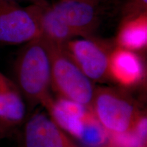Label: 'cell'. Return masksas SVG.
<instances>
[{"label":"cell","mask_w":147,"mask_h":147,"mask_svg":"<svg viewBox=\"0 0 147 147\" xmlns=\"http://www.w3.org/2000/svg\"><path fill=\"white\" fill-rule=\"evenodd\" d=\"M14 77L22 95L29 102L43 104L51 97L50 51L41 37L25 44L18 53L14 64Z\"/></svg>","instance_id":"6da1fadb"},{"label":"cell","mask_w":147,"mask_h":147,"mask_svg":"<svg viewBox=\"0 0 147 147\" xmlns=\"http://www.w3.org/2000/svg\"><path fill=\"white\" fill-rule=\"evenodd\" d=\"M47 43L51 56V87L61 97L90 108L95 92L91 80L75 63L64 47Z\"/></svg>","instance_id":"7a4b0ae2"},{"label":"cell","mask_w":147,"mask_h":147,"mask_svg":"<svg viewBox=\"0 0 147 147\" xmlns=\"http://www.w3.org/2000/svg\"><path fill=\"white\" fill-rule=\"evenodd\" d=\"M90 109L109 134L131 131L140 117L133 101L112 88L95 90Z\"/></svg>","instance_id":"3957f363"},{"label":"cell","mask_w":147,"mask_h":147,"mask_svg":"<svg viewBox=\"0 0 147 147\" xmlns=\"http://www.w3.org/2000/svg\"><path fill=\"white\" fill-rule=\"evenodd\" d=\"M41 36L36 18L28 7L0 0V45L26 44Z\"/></svg>","instance_id":"277c9868"},{"label":"cell","mask_w":147,"mask_h":147,"mask_svg":"<svg viewBox=\"0 0 147 147\" xmlns=\"http://www.w3.org/2000/svg\"><path fill=\"white\" fill-rule=\"evenodd\" d=\"M64 49L91 80L100 81L108 76L110 51L103 44L89 38L71 39Z\"/></svg>","instance_id":"5b68a950"},{"label":"cell","mask_w":147,"mask_h":147,"mask_svg":"<svg viewBox=\"0 0 147 147\" xmlns=\"http://www.w3.org/2000/svg\"><path fill=\"white\" fill-rule=\"evenodd\" d=\"M102 2L95 0H59L52 6L76 36L89 38L100 23Z\"/></svg>","instance_id":"8992f818"},{"label":"cell","mask_w":147,"mask_h":147,"mask_svg":"<svg viewBox=\"0 0 147 147\" xmlns=\"http://www.w3.org/2000/svg\"><path fill=\"white\" fill-rule=\"evenodd\" d=\"M25 147H76L62 129L43 113L35 114L24 129Z\"/></svg>","instance_id":"52a82bcc"},{"label":"cell","mask_w":147,"mask_h":147,"mask_svg":"<svg viewBox=\"0 0 147 147\" xmlns=\"http://www.w3.org/2000/svg\"><path fill=\"white\" fill-rule=\"evenodd\" d=\"M39 26L41 38L51 45L64 47L76 36L73 31L59 16L52 5L38 0L29 6Z\"/></svg>","instance_id":"ba28073f"},{"label":"cell","mask_w":147,"mask_h":147,"mask_svg":"<svg viewBox=\"0 0 147 147\" xmlns=\"http://www.w3.org/2000/svg\"><path fill=\"white\" fill-rule=\"evenodd\" d=\"M108 75L124 87L133 86L144 75L142 61L134 51L117 47L110 51Z\"/></svg>","instance_id":"9c48e42d"},{"label":"cell","mask_w":147,"mask_h":147,"mask_svg":"<svg viewBox=\"0 0 147 147\" xmlns=\"http://www.w3.org/2000/svg\"><path fill=\"white\" fill-rule=\"evenodd\" d=\"M24 97L15 82L0 71V126L9 130L24 120Z\"/></svg>","instance_id":"30bf717a"},{"label":"cell","mask_w":147,"mask_h":147,"mask_svg":"<svg viewBox=\"0 0 147 147\" xmlns=\"http://www.w3.org/2000/svg\"><path fill=\"white\" fill-rule=\"evenodd\" d=\"M43 105L51 119L61 129L78 138L81 129L82 120L89 108L74 101L60 97L53 100L50 97Z\"/></svg>","instance_id":"8fae6325"},{"label":"cell","mask_w":147,"mask_h":147,"mask_svg":"<svg viewBox=\"0 0 147 147\" xmlns=\"http://www.w3.org/2000/svg\"><path fill=\"white\" fill-rule=\"evenodd\" d=\"M117 45L131 51L147 45V12L123 20L117 37Z\"/></svg>","instance_id":"7c38bea8"},{"label":"cell","mask_w":147,"mask_h":147,"mask_svg":"<svg viewBox=\"0 0 147 147\" xmlns=\"http://www.w3.org/2000/svg\"><path fill=\"white\" fill-rule=\"evenodd\" d=\"M78 139L89 147H100L108 139V133L97 120L92 110H88L82 120Z\"/></svg>","instance_id":"4fadbf2b"},{"label":"cell","mask_w":147,"mask_h":147,"mask_svg":"<svg viewBox=\"0 0 147 147\" xmlns=\"http://www.w3.org/2000/svg\"><path fill=\"white\" fill-rule=\"evenodd\" d=\"M108 138L114 147H144L145 140L141 139L133 129L123 134H108Z\"/></svg>","instance_id":"5bb4252c"},{"label":"cell","mask_w":147,"mask_h":147,"mask_svg":"<svg viewBox=\"0 0 147 147\" xmlns=\"http://www.w3.org/2000/svg\"><path fill=\"white\" fill-rule=\"evenodd\" d=\"M147 12V0H125L123 12L124 19Z\"/></svg>","instance_id":"9a60e30c"},{"label":"cell","mask_w":147,"mask_h":147,"mask_svg":"<svg viewBox=\"0 0 147 147\" xmlns=\"http://www.w3.org/2000/svg\"><path fill=\"white\" fill-rule=\"evenodd\" d=\"M8 131V130L5 129V128L2 127L1 126H0V138L2 137L5 134H6Z\"/></svg>","instance_id":"2e32d148"},{"label":"cell","mask_w":147,"mask_h":147,"mask_svg":"<svg viewBox=\"0 0 147 147\" xmlns=\"http://www.w3.org/2000/svg\"><path fill=\"white\" fill-rule=\"evenodd\" d=\"M9 1H26V0H9ZM27 1H33L34 2H35V1H38V0H27Z\"/></svg>","instance_id":"e0dca14e"},{"label":"cell","mask_w":147,"mask_h":147,"mask_svg":"<svg viewBox=\"0 0 147 147\" xmlns=\"http://www.w3.org/2000/svg\"><path fill=\"white\" fill-rule=\"evenodd\" d=\"M95 1H104V0H95Z\"/></svg>","instance_id":"ac0fdd59"}]
</instances>
